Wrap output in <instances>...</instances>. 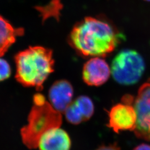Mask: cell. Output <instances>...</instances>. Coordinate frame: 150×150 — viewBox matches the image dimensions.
<instances>
[{"label": "cell", "mask_w": 150, "mask_h": 150, "mask_svg": "<svg viewBox=\"0 0 150 150\" xmlns=\"http://www.w3.org/2000/svg\"><path fill=\"white\" fill-rule=\"evenodd\" d=\"M133 105L137 114L134 134L150 141V79L140 87Z\"/></svg>", "instance_id": "5b68a950"}, {"label": "cell", "mask_w": 150, "mask_h": 150, "mask_svg": "<svg viewBox=\"0 0 150 150\" xmlns=\"http://www.w3.org/2000/svg\"><path fill=\"white\" fill-rule=\"evenodd\" d=\"M62 124L61 113L47 101L42 105L34 104L28 116V123L21 129L23 144L30 149L38 148L42 134L51 129L59 127Z\"/></svg>", "instance_id": "3957f363"}, {"label": "cell", "mask_w": 150, "mask_h": 150, "mask_svg": "<svg viewBox=\"0 0 150 150\" xmlns=\"http://www.w3.org/2000/svg\"><path fill=\"white\" fill-rule=\"evenodd\" d=\"M40 150H70L71 139L68 133L59 127L51 129L41 136L38 142Z\"/></svg>", "instance_id": "30bf717a"}, {"label": "cell", "mask_w": 150, "mask_h": 150, "mask_svg": "<svg viewBox=\"0 0 150 150\" xmlns=\"http://www.w3.org/2000/svg\"><path fill=\"white\" fill-rule=\"evenodd\" d=\"M111 72L107 62L99 57L88 60L83 66L82 77L89 86H98L107 81Z\"/></svg>", "instance_id": "52a82bcc"}, {"label": "cell", "mask_w": 150, "mask_h": 150, "mask_svg": "<svg viewBox=\"0 0 150 150\" xmlns=\"http://www.w3.org/2000/svg\"><path fill=\"white\" fill-rule=\"evenodd\" d=\"M145 1H150V0H145Z\"/></svg>", "instance_id": "e0dca14e"}, {"label": "cell", "mask_w": 150, "mask_h": 150, "mask_svg": "<svg viewBox=\"0 0 150 150\" xmlns=\"http://www.w3.org/2000/svg\"><path fill=\"white\" fill-rule=\"evenodd\" d=\"M17 81L23 86L33 87L38 91L54 72V59L51 50L42 46L30 47L15 57Z\"/></svg>", "instance_id": "7a4b0ae2"}, {"label": "cell", "mask_w": 150, "mask_h": 150, "mask_svg": "<svg viewBox=\"0 0 150 150\" xmlns=\"http://www.w3.org/2000/svg\"><path fill=\"white\" fill-rule=\"evenodd\" d=\"M123 39V35L106 20L87 17L76 24L70 36V45L86 57H106Z\"/></svg>", "instance_id": "6da1fadb"}, {"label": "cell", "mask_w": 150, "mask_h": 150, "mask_svg": "<svg viewBox=\"0 0 150 150\" xmlns=\"http://www.w3.org/2000/svg\"><path fill=\"white\" fill-rule=\"evenodd\" d=\"M95 150H121V149L116 144H112L101 146Z\"/></svg>", "instance_id": "9a60e30c"}, {"label": "cell", "mask_w": 150, "mask_h": 150, "mask_svg": "<svg viewBox=\"0 0 150 150\" xmlns=\"http://www.w3.org/2000/svg\"><path fill=\"white\" fill-rule=\"evenodd\" d=\"M62 7L61 0H51L47 5L38 6L36 9L41 13L43 20H46L50 17L59 18Z\"/></svg>", "instance_id": "7c38bea8"}, {"label": "cell", "mask_w": 150, "mask_h": 150, "mask_svg": "<svg viewBox=\"0 0 150 150\" xmlns=\"http://www.w3.org/2000/svg\"><path fill=\"white\" fill-rule=\"evenodd\" d=\"M94 113V105L91 99L86 96L78 97L64 111L68 122L79 125L88 121Z\"/></svg>", "instance_id": "ba28073f"}, {"label": "cell", "mask_w": 150, "mask_h": 150, "mask_svg": "<svg viewBox=\"0 0 150 150\" xmlns=\"http://www.w3.org/2000/svg\"><path fill=\"white\" fill-rule=\"evenodd\" d=\"M137 114L133 105L120 103L114 105L108 112V126L116 133L123 131H134Z\"/></svg>", "instance_id": "8992f818"}, {"label": "cell", "mask_w": 150, "mask_h": 150, "mask_svg": "<svg viewBox=\"0 0 150 150\" xmlns=\"http://www.w3.org/2000/svg\"><path fill=\"white\" fill-rule=\"evenodd\" d=\"M74 89L67 81L55 82L49 91V100L51 105L59 112L64 113L72 102Z\"/></svg>", "instance_id": "9c48e42d"}, {"label": "cell", "mask_w": 150, "mask_h": 150, "mask_svg": "<svg viewBox=\"0 0 150 150\" xmlns=\"http://www.w3.org/2000/svg\"><path fill=\"white\" fill-rule=\"evenodd\" d=\"M11 67L5 59H0V81L8 79L11 75Z\"/></svg>", "instance_id": "4fadbf2b"}, {"label": "cell", "mask_w": 150, "mask_h": 150, "mask_svg": "<svg viewBox=\"0 0 150 150\" xmlns=\"http://www.w3.org/2000/svg\"><path fill=\"white\" fill-rule=\"evenodd\" d=\"M23 34L24 30L22 28H15L0 15V57L15 43L17 38Z\"/></svg>", "instance_id": "8fae6325"}, {"label": "cell", "mask_w": 150, "mask_h": 150, "mask_svg": "<svg viewBox=\"0 0 150 150\" xmlns=\"http://www.w3.org/2000/svg\"><path fill=\"white\" fill-rule=\"evenodd\" d=\"M145 69L142 56L136 51L126 50L120 52L114 58L111 72L118 83L131 85L139 80Z\"/></svg>", "instance_id": "277c9868"}, {"label": "cell", "mask_w": 150, "mask_h": 150, "mask_svg": "<svg viewBox=\"0 0 150 150\" xmlns=\"http://www.w3.org/2000/svg\"><path fill=\"white\" fill-rule=\"evenodd\" d=\"M33 102L34 104L41 105L46 102L44 96L41 94H36L33 97Z\"/></svg>", "instance_id": "5bb4252c"}, {"label": "cell", "mask_w": 150, "mask_h": 150, "mask_svg": "<svg viewBox=\"0 0 150 150\" xmlns=\"http://www.w3.org/2000/svg\"><path fill=\"white\" fill-rule=\"evenodd\" d=\"M134 150H150V145L142 144L136 147Z\"/></svg>", "instance_id": "2e32d148"}]
</instances>
